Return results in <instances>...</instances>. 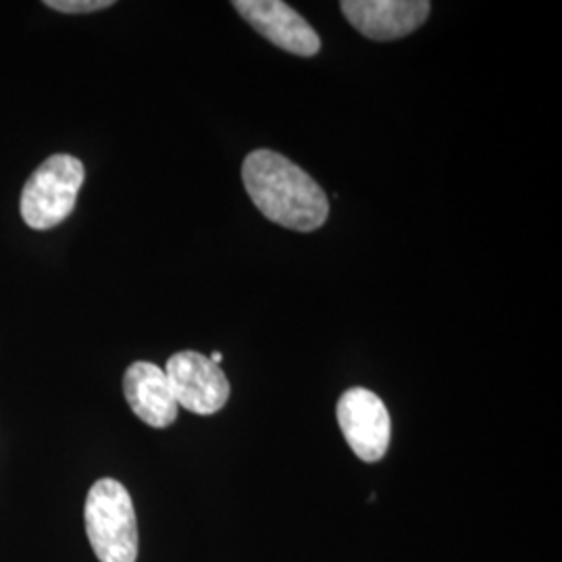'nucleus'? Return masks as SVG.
Instances as JSON below:
<instances>
[{
  "label": "nucleus",
  "instance_id": "nucleus-2",
  "mask_svg": "<svg viewBox=\"0 0 562 562\" xmlns=\"http://www.w3.org/2000/svg\"><path fill=\"white\" fill-rule=\"evenodd\" d=\"M86 533L101 562H136L138 559V521L130 492L111 477L90 487L86 508Z\"/></svg>",
  "mask_w": 562,
  "mask_h": 562
},
{
  "label": "nucleus",
  "instance_id": "nucleus-3",
  "mask_svg": "<svg viewBox=\"0 0 562 562\" xmlns=\"http://www.w3.org/2000/svg\"><path fill=\"white\" fill-rule=\"evenodd\" d=\"M86 181L83 162L71 155H53L25 181L21 192V220L32 229H53L65 222L78 202Z\"/></svg>",
  "mask_w": 562,
  "mask_h": 562
},
{
  "label": "nucleus",
  "instance_id": "nucleus-1",
  "mask_svg": "<svg viewBox=\"0 0 562 562\" xmlns=\"http://www.w3.org/2000/svg\"><path fill=\"white\" fill-rule=\"evenodd\" d=\"M241 180L269 222L294 232H315L327 222L329 202L322 186L276 150L250 153L241 165Z\"/></svg>",
  "mask_w": 562,
  "mask_h": 562
},
{
  "label": "nucleus",
  "instance_id": "nucleus-7",
  "mask_svg": "<svg viewBox=\"0 0 562 562\" xmlns=\"http://www.w3.org/2000/svg\"><path fill=\"white\" fill-rule=\"evenodd\" d=\"M344 18L371 41H398L419 30L429 18L427 0H344Z\"/></svg>",
  "mask_w": 562,
  "mask_h": 562
},
{
  "label": "nucleus",
  "instance_id": "nucleus-8",
  "mask_svg": "<svg viewBox=\"0 0 562 562\" xmlns=\"http://www.w3.org/2000/svg\"><path fill=\"white\" fill-rule=\"evenodd\" d=\"M123 394L132 413L155 429H165L178 419L180 406L165 371L155 362L130 364L123 378Z\"/></svg>",
  "mask_w": 562,
  "mask_h": 562
},
{
  "label": "nucleus",
  "instance_id": "nucleus-10",
  "mask_svg": "<svg viewBox=\"0 0 562 562\" xmlns=\"http://www.w3.org/2000/svg\"><path fill=\"white\" fill-rule=\"evenodd\" d=\"M209 359H211V361L215 362V364H222L223 355H222V352H213V355H211V357H209Z\"/></svg>",
  "mask_w": 562,
  "mask_h": 562
},
{
  "label": "nucleus",
  "instance_id": "nucleus-9",
  "mask_svg": "<svg viewBox=\"0 0 562 562\" xmlns=\"http://www.w3.org/2000/svg\"><path fill=\"white\" fill-rule=\"evenodd\" d=\"M46 7L59 11V13H69V15H81V13H94L113 7V0H46Z\"/></svg>",
  "mask_w": 562,
  "mask_h": 562
},
{
  "label": "nucleus",
  "instance_id": "nucleus-6",
  "mask_svg": "<svg viewBox=\"0 0 562 562\" xmlns=\"http://www.w3.org/2000/svg\"><path fill=\"white\" fill-rule=\"evenodd\" d=\"M234 9L261 36L285 53L315 57L322 50V38L311 23L281 0H236Z\"/></svg>",
  "mask_w": 562,
  "mask_h": 562
},
{
  "label": "nucleus",
  "instance_id": "nucleus-4",
  "mask_svg": "<svg viewBox=\"0 0 562 562\" xmlns=\"http://www.w3.org/2000/svg\"><path fill=\"white\" fill-rule=\"evenodd\" d=\"M336 417L344 440L362 462L382 461L390 448L392 419L382 398L364 387L341 394Z\"/></svg>",
  "mask_w": 562,
  "mask_h": 562
},
{
  "label": "nucleus",
  "instance_id": "nucleus-5",
  "mask_svg": "<svg viewBox=\"0 0 562 562\" xmlns=\"http://www.w3.org/2000/svg\"><path fill=\"white\" fill-rule=\"evenodd\" d=\"M162 371L178 406L194 415H215L229 401V382L222 367L201 352H178Z\"/></svg>",
  "mask_w": 562,
  "mask_h": 562
}]
</instances>
